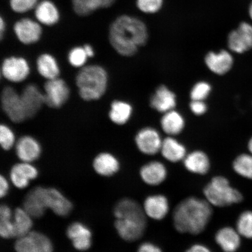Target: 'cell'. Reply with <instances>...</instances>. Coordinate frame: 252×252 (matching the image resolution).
Returning a JSON list of instances; mask_svg holds the SVG:
<instances>
[{"instance_id": "48", "label": "cell", "mask_w": 252, "mask_h": 252, "mask_svg": "<svg viewBox=\"0 0 252 252\" xmlns=\"http://www.w3.org/2000/svg\"><path fill=\"white\" fill-rule=\"evenodd\" d=\"M248 148L249 151H250V153L252 154V137L250 138V140H249Z\"/></svg>"}, {"instance_id": "32", "label": "cell", "mask_w": 252, "mask_h": 252, "mask_svg": "<svg viewBox=\"0 0 252 252\" xmlns=\"http://www.w3.org/2000/svg\"><path fill=\"white\" fill-rule=\"evenodd\" d=\"M72 1L74 11L79 15L86 16L96 9L110 7L116 0H72Z\"/></svg>"}, {"instance_id": "45", "label": "cell", "mask_w": 252, "mask_h": 252, "mask_svg": "<svg viewBox=\"0 0 252 252\" xmlns=\"http://www.w3.org/2000/svg\"><path fill=\"white\" fill-rule=\"evenodd\" d=\"M8 190V182L4 176H1V177H0V196L1 197L5 196Z\"/></svg>"}, {"instance_id": "46", "label": "cell", "mask_w": 252, "mask_h": 252, "mask_svg": "<svg viewBox=\"0 0 252 252\" xmlns=\"http://www.w3.org/2000/svg\"><path fill=\"white\" fill-rule=\"evenodd\" d=\"M85 51H86L88 58H93L94 55V50L93 47L90 45H86L84 46Z\"/></svg>"}, {"instance_id": "43", "label": "cell", "mask_w": 252, "mask_h": 252, "mask_svg": "<svg viewBox=\"0 0 252 252\" xmlns=\"http://www.w3.org/2000/svg\"><path fill=\"white\" fill-rule=\"evenodd\" d=\"M137 252H163L159 246L153 242H145L138 247Z\"/></svg>"}, {"instance_id": "42", "label": "cell", "mask_w": 252, "mask_h": 252, "mask_svg": "<svg viewBox=\"0 0 252 252\" xmlns=\"http://www.w3.org/2000/svg\"><path fill=\"white\" fill-rule=\"evenodd\" d=\"M190 109L194 115L200 116L206 113L207 106L203 100H191Z\"/></svg>"}, {"instance_id": "25", "label": "cell", "mask_w": 252, "mask_h": 252, "mask_svg": "<svg viewBox=\"0 0 252 252\" xmlns=\"http://www.w3.org/2000/svg\"><path fill=\"white\" fill-rule=\"evenodd\" d=\"M114 214L116 219L147 218L143 206L128 198L119 201L115 207Z\"/></svg>"}, {"instance_id": "20", "label": "cell", "mask_w": 252, "mask_h": 252, "mask_svg": "<svg viewBox=\"0 0 252 252\" xmlns=\"http://www.w3.org/2000/svg\"><path fill=\"white\" fill-rule=\"evenodd\" d=\"M67 235L73 247L78 251H86L92 244V233L86 225L81 222H74L68 226Z\"/></svg>"}, {"instance_id": "24", "label": "cell", "mask_w": 252, "mask_h": 252, "mask_svg": "<svg viewBox=\"0 0 252 252\" xmlns=\"http://www.w3.org/2000/svg\"><path fill=\"white\" fill-rule=\"evenodd\" d=\"M160 153L168 161L176 163L184 160L187 156L186 147L175 138L170 136L162 141Z\"/></svg>"}, {"instance_id": "28", "label": "cell", "mask_w": 252, "mask_h": 252, "mask_svg": "<svg viewBox=\"0 0 252 252\" xmlns=\"http://www.w3.org/2000/svg\"><path fill=\"white\" fill-rule=\"evenodd\" d=\"M34 14L40 23L47 26L56 24L60 18L58 9L49 0H44L37 4Z\"/></svg>"}, {"instance_id": "13", "label": "cell", "mask_w": 252, "mask_h": 252, "mask_svg": "<svg viewBox=\"0 0 252 252\" xmlns=\"http://www.w3.org/2000/svg\"><path fill=\"white\" fill-rule=\"evenodd\" d=\"M143 208L147 217L153 220H161L169 212V201L162 194H151L145 198Z\"/></svg>"}, {"instance_id": "6", "label": "cell", "mask_w": 252, "mask_h": 252, "mask_svg": "<svg viewBox=\"0 0 252 252\" xmlns=\"http://www.w3.org/2000/svg\"><path fill=\"white\" fill-rule=\"evenodd\" d=\"M43 94L46 105L50 108H59L67 101L70 91L67 83L59 77L47 80Z\"/></svg>"}, {"instance_id": "44", "label": "cell", "mask_w": 252, "mask_h": 252, "mask_svg": "<svg viewBox=\"0 0 252 252\" xmlns=\"http://www.w3.org/2000/svg\"><path fill=\"white\" fill-rule=\"evenodd\" d=\"M185 252H213L210 249L202 244H195L190 246Z\"/></svg>"}, {"instance_id": "47", "label": "cell", "mask_w": 252, "mask_h": 252, "mask_svg": "<svg viewBox=\"0 0 252 252\" xmlns=\"http://www.w3.org/2000/svg\"><path fill=\"white\" fill-rule=\"evenodd\" d=\"M0 20H1V21H0V37H1V39H2L5 33L6 27L5 21L3 20V18H1Z\"/></svg>"}, {"instance_id": "8", "label": "cell", "mask_w": 252, "mask_h": 252, "mask_svg": "<svg viewBox=\"0 0 252 252\" xmlns=\"http://www.w3.org/2000/svg\"><path fill=\"white\" fill-rule=\"evenodd\" d=\"M29 63L21 57H9L2 62L1 74L11 83H21L26 80L30 73Z\"/></svg>"}, {"instance_id": "40", "label": "cell", "mask_w": 252, "mask_h": 252, "mask_svg": "<svg viewBox=\"0 0 252 252\" xmlns=\"http://www.w3.org/2000/svg\"><path fill=\"white\" fill-rule=\"evenodd\" d=\"M163 0H137V4L141 11L146 13H155L161 8Z\"/></svg>"}, {"instance_id": "14", "label": "cell", "mask_w": 252, "mask_h": 252, "mask_svg": "<svg viewBox=\"0 0 252 252\" xmlns=\"http://www.w3.org/2000/svg\"><path fill=\"white\" fill-rule=\"evenodd\" d=\"M27 119L34 117L45 104V96L35 84H29L20 94Z\"/></svg>"}, {"instance_id": "12", "label": "cell", "mask_w": 252, "mask_h": 252, "mask_svg": "<svg viewBox=\"0 0 252 252\" xmlns=\"http://www.w3.org/2000/svg\"><path fill=\"white\" fill-rule=\"evenodd\" d=\"M228 45L232 52L243 54L252 49V25L242 23L229 34Z\"/></svg>"}, {"instance_id": "26", "label": "cell", "mask_w": 252, "mask_h": 252, "mask_svg": "<svg viewBox=\"0 0 252 252\" xmlns=\"http://www.w3.org/2000/svg\"><path fill=\"white\" fill-rule=\"evenodd\" d=\"M93 166L94 171L103 176H111L120 169V163L117 158L108 153H100L94 159Z\"/></svg>"}, {"instance_id": "41", "label": "cell", "mask_w": 252, "mask_h": 252, "mask_svg": "<svg viewBox=\"0 0 252 252\" xmlns=\"http://www.w3.org/2000/svg\"><path fill=\"white\" fill-rule=\"evenodd\" d=\"M37 0H10L11 7L18 13H24L35 8Z\"/></svg>"}, {"instance_id": "1", "label": "cell", "mask_w": 252, "mask_h": 252, "mask_svg": "<svg viewBox=\"0 0 252 252\" xmlns=\"http://www.w3.org/2000/svg\"><path fill=\"white\" fill-rule=\"evenodd\" d=\"M213 213L212 206L206 199L188 197L179 202L173 210V226L181 234L199 235L209 225Z\"/></svg>"}, {"instance_id": "38", "label": "cell", "mask_w": 252, "mask_h": 252, "mask_svg": "<svg viewBox=\"0 0 252 252\" xmlns=\"http://www.w3.org/2000/svg\"><path fill=\"white\" fill-rule=\"evenodd\" d=\"M212 87L206 81H200L194 85L190 91L191 100H204L209 96Z\"/></svg>"}, {"instance_id": "19", "label": "cell", "mask_w": 252, "mask_h": 252, "mask_svg": "<svg viewBox=\"0 0 252 252\" xmlns=\"http://www.w3.org/2000/svg\"><path fill=\"white\" fill-rule=\"evenodd\" d=\"M241 235L231 226H223L216 233L214 240L223 252H236L240 247Z\"/></svg>"}, {"instance_id": "11", "label": "cell", "mask_w": 252, "mask_h": 252, "mask_svg": "<svg viewBox=\"0 0 252 252\" xmlns=\"http://www.w3.org/2000/svg\"><path fill=\"white\" fill-rule=\"evenodd\" d=\"M40 191L46 209H51L56 215L62 217L70 213L72 208L71 201L57 189L40 187Z\"/></svg>"}, {"instance_id": "37", "label": "cell", "mask_w": 252, "mask_h": 252, "mask_svg": "<svg viewBox=\"0 0 252 252\" xmlns=\"http://www.w3.org/2000/svg\"><path fill=\"white\" fill-rule=\"evenodd\" d=\"M88 57L84 47H76L71 49L68 56L70 64L76 68H83L86 65Z\"/></svg>"}, {"instance_id": "39", "label": "cell", "mask_w": 252, "mask_h": 252, "mask_svg": "<svg viewBox=\"0 0 252 252\" xmlns=\"http://www.w3.org/2000/svg\"><path fill=\"white\" fill-rule=\"evenodd\" d=\"M0 144L4 150H11L16 144L14 131L7 125L0 126Z\"/></svg>"}, {"instance_id": "17", "label": "cell", "mask_w": 252, "mask_h": 252, "mask_svg": "<svg viewBox=\"0 0 252 252\" xmlns=\"http://www.w3.org/2000/svg\"><path fill=\"white\" fill-rule=\"evenodd\" d=\"M140 176L146 185L157 187L165 181L168 177V170L162 162L153 160L141 166Z\"/></svg>"}, {"instance_id": "7", "label": "cell", "mask_w": 252, "mask_h": 252, "mask_svg": "<svg viewBox=\"0 0 252 252\" xmlns=\"http://www.w3.org/2000/svg\"><path fill=\"white\" fill-rule=\"evenodd\" d=\"M52 242L42 233L32 231L19 238L15 244L17 252H53Z\"/></svg>"}, {"instance_id": "23", "label": "cell", "mask_w": 252, "mask_h": 252, "mask_svg": "<svg viewBox=\"0 0 252 252\" xmlns=\"http://www.w3.org/2000/svg\"><path fill=\"white\" fill-rule=\"evenodd\" d=\"M184 165L188 172L198 175H207L211 168L209 157L200 150L188 154L184 159Z\"/></svg>"}, {"instance_id": "33", "label": "cell", "mask_w": 252, "mask_h": 252, "mask_svg": "<svg viewBox=\"0 0 252 252\" xmlns=\"http://www.w3.org/2000/svg\"><path fill=\"white\" fill-rule=\"evenodd\" d=\"M32 225V220L30 214L24 209L17 208L14 217L15 237L19 238L29 234Z\"/></svg>"}, {"instance_id": "3", "label": "cell", "mask_w": 252, "mask_h": 252, "mask_svg": "<svg viewBox=\"0 0 252 252\" xmlns=\"http://www.w3.org/2000/svg\"><path fill=\"white\" fill-rule=\"evenodd\" d=\"M76 84L82 99L86 101L98 100L106 93L108 75L101 66H84L77 75Z\"/></svg>"}, {"instance_id": "49", "label": "cell", "mask_w": 252, "mask_h": 252, "mask_svg": "<svg viewBox=\"0 0 252 252\" xmlns=\"http://www.w3.org/2000/svg\"><path fill=\"white\" fill-rule=\"evenodd\" d=\"M249 12H250V15L252 20V2L250 5V10H249Z\"/></svg>"}, {"instance_id": "30", "label": "cell", "mask_w": 252, "mask_h": 252, "mask_svg": "<svg viewBox=\"0 0 252 252\" xmlns=\"http://www.w3.org/2000/svg\"><path fill=\"white\" fill-rule=\"evenodd\" d=\"M37 70L39 74L47 80L59 77L60 68L56 59L45 53L39 56L36 61Z\"/></svg>"}, {"instance_id": "5", "label": "cell", "mask_w": 252, "mask_h": 252, "mask_svg": "<svg viewBox=\"0 0 252 252\" xmlns=\"http://www.w3.org/2000/svg\"><path fill=\"white\" fill-rule=\"evenodd\" d=\"M1 97L3 111L12 122L20 124L28 119L21 94L14 88L5 87Z\"/></svg>"}, {"instance_id": "36", "label": "cell", "mask_w": 252, "mask_h": 252, "mask_svg": "<svg viewBox=\"0 0 252 252\" xmlns=\"http://www.w3.org/2000/svg\"><path fill=\"white\" fill-rule=\"evenodd\" d=\"M236 230L242 236L252 239V211H245L240 214L236 221Z\"/></svg>"}, {"instance_id": "10", "label": "cell", "mask_w": 252, "mask_h": 252, "mask_svg": "<svg viewBox=\"0 0 252 252\" xmlns=\"http://www.w3.org/2000/svg\"><path fill=\"white\" fill-rule=\"evenodd\" d=\"M162 141L158 131L150 127L142 128L135 138L138 150L147 156H155L160 152Z\"/></svg>"}, {"instance_id": "27", "label": "cell", "mask_w": 252, "mask_h": 252, "mask_svg": "<svg viewBox=\"0 0 252 252\" xmlns=\"http://www.w3.org/2000/svg\"><path fill=\"white\" fill-rule=\"evenodd\" d=\"M39 187L34 188L30 191L24 201V209L33 218L42 217L47 209Z\"/></svg>"}, {"instance_id": "9", "label": "cell", "mask_w": 252, "mask_h": 252, "mask_svg": "<svg viewBox=\"0 0 252 252\" xmlns=\"http://www.w3.org/2000/svg\"><path fill=\"white\" fill-rule=\"evenodd\" d=\"M147 218L116 219L115 226L118 234L126 241L138 240L147 228Z\"/></svg>"}, {"instance_id": "22", "label": "cell", "mask_w": 252, "mask_h": 252, "mask_svg": "<svg viewBox=\"0 0 252 252\" xmlns=\"http://www.w3.org/2000/svg\"><path fill=\"white\" fill-rule=\"evenodd\" d=\"M151 108L157 111L165 113L175 109L176 106L175 94L165 86L157 88L150 99Z\"/></svg>"}, {"instance_id": "4", "label": "cell", "mask_w": 252, "mask_h": 252, "mask_svg": "<svg viewBox=\"0 0 252 252\" xmlns=\"http://www.w3.org/2000/svg\"><path fill=\"white\" fill-rule=\"evenodd\" d=\"M206 200L212 206L225 207L241 203L243 196L237 189L233 188L224 176H214L203 189Z\"/></svg>"}, {"instance_id": "34", "label": "cell", "mask_w": 252, "mask_h": 252, "mask_svg": "<svg viewBox=\"0 0 252 252\" xmlns=\"http://www.w3.org/2000/svg\"><path fill=\"white\" fill-rule=\"evenodd\" d=\"M0 235L3 238L15 237L11 210L6 205H2L0 208Z\"/></svg>"}, {"instance_id": "18", "label": "cell", "mask_w": 252, "mask_h": 252, "mask_svg": "<svg viewBox=\"0 0 252 252\" xmlns=\"http://www.w3.org/2000/svg\"><path fill=\"white\" fill-rule=\"evenodd\" d=\"M16 154L22 161L32 162L38 159L42 148L35 138L30 135H25L15 144Z\"/></svg>"}, {"instance_id": "15", "label": "cell", "mask_w": 252, "mask_h": 252, "mask_svg": "<svg viewBox=\"0 0 252 252\" xmlns=\"http://www.w3.org/2000/svg\"><path fill=\"white\" fill-rule=\"evenodd\" d=\"M14 30L18 40L25 45L38 42L42 33L39 24L30 18H23L17 22Z\"/></svg>"}, {"instance_id": "29", "label": "cell", "mask_w": 252, "mask_h": 252, "mask_svg": "<svg viewBox=\"0 0 252 252\" xmlns=\"http://www.w3.org/2000/svg\"><path fill=\"white\" fill-rule=\"evenodd\" d=\"M160 126L166 134L173 136L182 133L185 121L181 113L172 110L164 113L160 120Z\"/></svg>"}, {"instance_id": "31", "label": "cell", "mask_w": 252, "mask_h": 252, "mask_svg": "<svg viewBox=\"0 0 252 252\" xmlns=\"http://www.w3.org/2000/svg\"><path fill=\"white\" fill-rule=\"evenodd\" d=\"M133 108L130 103L116 100L111 103L109 116L113 123L118 125H124L130 120Z\"/></svg>"}, {"instance_id": "2", "label": "cell", "mask_w": 252, "mask_h": 252, "mask_svg": "<svg viewBox=\"0 0 252 252\" xmlns=\"http://www.w3.org/2000/svg\"><path fill=\"white\" fill-rule=\"evenodd\" d=\"M109 37L110 44L119 55L130 57L137 53L140 47L146 45L149 36L143 22L122 15L110 26Z\"/></svg>"}, {"instance_id": "16", "label": "cell", "mask_w": 252, "mask_h": 252, "mask_svg": "<svg viewBox=\"0 0 252 252\" xmlns=\"http://www.w3.org/2000/svg\"><path fill=\"white\" fill-rule=\"evenodd\" d=\"M208 68L213 73L223 75L231 70L234 59L231 53L227 50H222L219 53L210 52L204 59Z\"/></svg>"}, {"instance_id": "35", "label": "cell", "mask_w": 252, "mask_h": 252, "mask_svg": "<svg viewBox=\"0 0 252 252\" xmlns=\"http://www.w3.org/2000/svg\"><path fill=\"white\" fill-rule=\"evenodd\" d=\"M232 167L238 175L252 180V154H240L234 159Z\"/></svg>"}, {"instance_id": "21", "label": "cell", "mask_w": 252, "mask_h": 252, "mask_svg": "<svg viewBox=\"0 0 252 252\" xmlns=\"http://www.w3.org/2000/svg\"><path fill=\"white\" fill-rule=\"evenodd\" d=\"M38 171L29 162L17 163L12 167L10 172L11 180L15 187L19 189L27 188L30 181L36 179Z\"/></svg>"}]
</instances>
